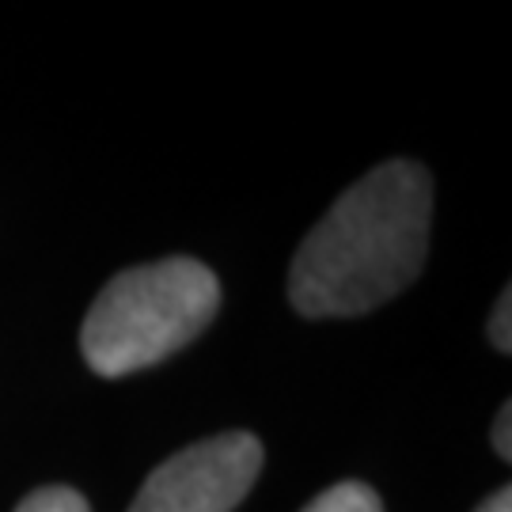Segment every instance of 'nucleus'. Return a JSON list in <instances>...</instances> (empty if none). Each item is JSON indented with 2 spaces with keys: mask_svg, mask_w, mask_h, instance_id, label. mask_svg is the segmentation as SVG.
<instances>
[{
  "mask_svg": "<svg viewBox=\"0 0 512 512\" xmlns=\"http://www.w3.org/2000/svg\"><path fill=\"white\" fill-rule=\"evenodd\" d=\"M429 220L425 167L391 160L368 171L300 243L289 270L293 308L308 319H349L387 304L421 274Z\"/></svg>",
  "mask_w": 512,
  "mask_h": 512,
  "instance_id": "obj_1",
  "label": "nucleus"
},
{
  "mask_svg": "<svg viewBox=\"0 0 512 512\" xmlns=\"http://www.w3.org/2000/svg\"><path fill=\"white\" fill-rule=\"evenodd\" d=\"M220 308L217 274L194 258H164L118 274L80 330L92 372L118 380L194 342Z\"/></svg>",
  "mask_w": 512,
  "mask_h": 512,
  "instance_id": "obj_2",
  "label": "nucleus"
},
{
  "mask_svg": "<svg viewBox=\"0 0 512 512\" xmlns=\"http://www.w3.org/2000/svg\"><path fill=\"white\" fill-rule=\"evenodd\" d=\"M262 471V444L251 433H220L160 463L129 512H232Z\"/></svg>",
  "mask_w": 512,
  "mask_h": 512,
  "instance_id": "obj_3",
  "label": "nucleus"
},
{
  "mask_svg": "<svg viewBox=\"0 0 512 512\" xmlns=\"http://www.w3.org/2000/svg\"><path fill=\"white\" fill-rule=\"evenodd\" d=\"M304 512H384L376 490H368L365 482H338L327 494H319Z\"/></svg>",
  "mask_w": 512,
  "mask_h": 512,
  "instance_id": "obj_4",
  "label": "nucleus"
},
{
  "mask_svg": "<svg viewBox=\"0 0 512 512\" xmlns=\"http://www.w3.org/2000/svg\"><path fill=\"white\" fill-rule=\"evenodd\" d=\"M16 512H92V509L69 486H46V490H35Z\"/></svg>",
  "mask_w": 512,
  "mask_h": 512,
  "instance_id": "obj_5",
  "label": "nucleus"
},
{
  "mask_svg": "<svg viewBox=\"0 0 512 512\" xmlns=\"http://www.w3.org/2000/svg\"><path fill=\"white\" fill-rule=\"evenodd\" d=\"M490 342H494L501 353H512V293L505 289L501 300L494 308V319H490Z\"/></svg>",
  "mask_w": 512,
  "mask_h": 512,
  "instance_id": "obj_6",
  "label": "nucleus"
},
{
  "mask_svg": "<svg viewBox=\"0 0 512 512\" xmlns=\"http://www.w3.org/2000/svg\"><path fill=\"white\" fill-rule=\"evenodd\" d=\"M494 448H497V456H501V459H512V406L509 403L501 406V414H497Z\"/></svg>",
  "mask_w": 512,
  "mask_h": 512,
  "instance_id": "obj_7",
  "label": "nucleus"
},
{
  "mask_svg": "<svg viewBox=\"0 0 512 512\" xmlns=\"http://www.w3.org/2000/svg\"><path fill=\"white\" fill-rule=\"evenodd\" d=\"M478 512H512V490L509 486H501L494 497H486V501L478 505Z\"/></svg>",
  "mask_w": 512,
  "mask_h": 512,
  "instance_id": "obj_8",
  "label": "nucleus"
}]
</instances>
